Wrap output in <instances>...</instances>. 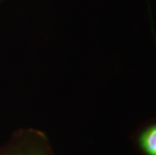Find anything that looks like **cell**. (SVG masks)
<instances>
[{
  "instance_id": "cell-1",
  "label": "cell",
  "mask_w": 156,
  "mask_h": 155,
  "mask_svg": "<svg viewBox=\"0 0 156 155\" xmlns=\"http://www.w3.org/2000/svg\"><path fill=\"white\" fill-rule=\"evenodd\" d=\"M139 144L147 155H156V124L142 132L139 137Z\"/></svg>"
}]
</instances>
